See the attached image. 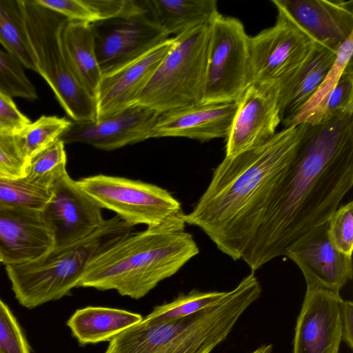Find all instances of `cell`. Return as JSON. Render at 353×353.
Here are the masks:
<instances>
[{"label":"cell","instance_id":"cell-20","mask_svg":"<svg viewBox=\"0 0 353 353\" xmlns=\"http://www.w3.org/2000/svg\"><path fill=\"white\" fill-rule=\"evenodd\" d=\"M237 102L199 103L161 114L152 138L179 137L208 141L227 138Z\"/></svg>","mask_w":353,"mask_h":353},{"label":"cell","instance_id":"cell-12","mask_svg":"<svg viewBox=\"0 0 353 353\" xmlns=\"http://www.w3.org/2000/svg\"><path fill=\"white\" fill-rule=\"evenodd\" d=\"M50 196L41 210L53 239L61 249L88 236L103 223L102 208L67 171L50 186Z\"/></svg>","mask_w":353,"mask_h":353},{"label":"cell","instance_id":"cell-1","mask_svg":"<svg viewBox=\"0 0 353 353\" xmlns=\"http://www.w3.org/2000/svg\"><path fill=\"white\" fill-rule=\"evenodd\" d=\"M298 125L294 158L241 257L252 272L327 222L353 185V112Z\"/></svg>","mask_w":353,"mask_h":353},{"label":"cell","instance_id":"cell-13","mask_svg":"<svg viewBox=\"0 0 353 353\" xmlns=\"http://www.w3.org/2000/svg\"><path fill=\"white\" fill-rule=\"evenodd\" d=\"M327 221L294 241L284 256L301 270L307 288L339 292L352 279V256L340 252L331 242Z\"/></svg>","mask_w":353,"mask_h":353},{"label":"cell","instance_id":"cell-14","mask_svg":"<svg viewBox=\"0 0 353 353\" xmlns=\"http://www.w3.org/2000/svg\"><path fill=\"white\" fill-rule=\"evenodd\" d=\"M278 84L251 83L237 100L227 137L226 157H233L268 140L281 123Z\"/></svg>","mask_w":353,"mask_h":353},{"label":"cell","instance_id":"cell-26","mask_svg":"<svg viewBox=\"0 0 353 353\" xmlns=\"http://www.w3.org/2000/svg\"><path fill=\"white\" fill-rule=\"evenodd\" d=\"M352 53L353 34H351L338 48L336 58L331 69L312 96L299 110L290 126L321 122L329 97L347 65L352 61Z\"/></svg>","mask_w":353,"mask_h":353},{"label":"cell","instance_id":"cell-9","mask_svg":"<svg viewBox=\"0 0 353 353\" xmlns=\"http://www.w3.org/2000/svg\"><path fill=\"white\" fill-rule=\"evenodd\" d=\"M249 39L242 22L219 14L210 23L201 103L235 102L250 84Z\"/></svg>","mask_w":353,"mask_h":353},{"label":"cell","instance_id":"cell-33","mask_svg":"<svg viewBox=\"0 0 353 353\" xmlns=\"http://www.w3.org/2000/svg\"><path fill=\"white\" fill-rule=\"evenodd\" d=\"M0 352L30 353L29 344L12 312L0 299Z\"/></svg>","mask_w":353,"mask_h":353},{"label":"cell","instance_id":"cell-34","mask_svg":"<svg viewBox=\"0 0 353 353\" xmlns=\"http://www.w3.org/2000/svg\"><path fill=\"white\" fill-rule=\"evenodd\" d=\"M27 159L21 153L13 132H0V175L12 179L26 175Z\"/></svg>","mask_w":353,"mask_h":353},{"label":"cell","instance_id":"cell-37","mask_svg":"<svg viewBox=\"0 0 353 353\" xmlns=\"http://www.w3.org/2000/svg\"><path fill=\"white\" fill-rule=\"evenodd\" d=\"M341 323L342 341L350 348H353V303L350 301L343 300L341 304Z\"/></svg>","mask_w":353,"mask_h":353},{"label":"cell","instance_id":"cell-28","mask_svg":"<svg viewBox=\"0 0 353 353\" xmlns=\"http://www.w3.org/2000/svg\"><path fill=\"white\" fill-rule=\"evenodd\" d=\"M225 293L193 290L188 294L179 295L169 303L156 306L141 322L145 325H152L189 316L212 305Z\"/></svg>","mask_w":353,"mask_h":353},{"label":"cell","instance_id":"cell-17","mask_svg":"<svg viewBox=\"0 0 353 353\" xmlns=\"http://www.w3.org/2000/svg\"><path fill=\"white\" fill-rule=\"evenodd\" d=\"M282 13L316 43L336 52L353 34V1L272 0Z\"/></svg>","mask_w":353,"mask_h":353},{"label":"cell","instance_id":"cell-7","mask_svg":"<svg viewBox=\"0 0 353 353\" xmlns=\"http://www.w3.org/2000/svg\"><path fill=\"white\" fill-rule=\"evenodd\" d=\"M22 3L25 26L38 73L50 86L72 121H96L95 99L74 76L62 48L61 32L67 19L35 0H22Z\"/></svg>","mask_w":353,"mask_h":353},{"label":"cell","instance_id":"cell-11","mask_svg":"<svg viewBox=\"0 0 353 353\" xmlns=\"http://www.w3.org/2000/svg\"><path fill=\"white\" fill-rule=\"evenodd\" d=\"M91 24L102 76L132 62L170 38L149 10Z\"/></svg>","mask_w":353,"mask_h":353},{"label":"cell","instance_id":"cell-25","mask_svg":"<svg viewBox=\"0 0 353 353\" xmlns=\"http://www.w3.org/2000/svg\"><path fill=\"white\" fill-rule=\"evenodd\" d=\"M0 43L24 68L38 72L25 26L22 0H0Z\"/></svg>","mask_w":353,"mask_h":353},{"label":"cell","instance_id":"cell-21","mask_svg":"<svg viewBox=\"0 0 353 353\" xmlns=\"http://www.w3.org/2000/svg\"><path fill=\"white\" fill-rule=\"evenodd\" d=\"M336 52L317 43L307 59L278 84L281 122L290 127L294 118L331 69Z\"/></svg>","mask_w":353,"mask_h":353},{"label":"cell","instance_id":"cell-5","mask_svg":"<svg viewBox=\"0 0 353 353\" xmlns=\"http://www.w3.org/2000/svg\"><path fill=\"white\" fill-rule=\"evenodd\" d=\"M132 230V226L115 215L105 219L94 232L72 245L52 248L30 261L6 265L15 298L30 309L70 294L88 265Z\"/></svg>","mask_w":353,"mask_h":353},{"label":"cell","instance_id":"cell-22","mask_svg":"<svg viewBox=\"0 0 353 353\" xmlns=\"http://www.w3.org/2000/svg\"><path fill=\"white\" fill-rule=\"evenodd\" d=\"M143 319L140 314L122 309L88 306L77 310L67 325L79 343L85 345L110 342Z\"/></svg>","mask_w":353,"mask_h":353},{"label":"cell","instance_id":"cell-4","mask_svg":"<svg viewBox=\"0 0 353 353\" xmlns=\"http://www.w3.org/2000/svg\"><path fill=\"white\" fill-rule=\"evenodd\" d=\"M261 293L252 272L218 301L192 314L152 325L141 321L125 330L104 353H210Z\"/></svg>","mask_w":353,"mask_h":353},{"label":"cell","instance_id":"cell-2","mask_svg":"<svg viewBox=\"0 0 353 353\" xmlns=\"http://www.w3.org/2000/svg\"><path fill=\"white\" fill-rule=\"evenodd\" d=\"M299 125L285 128L258 146L225 157L185 224L202 230L234 261L254 239L294 158Z\"/></svg>","mask_w":353,"mask_h":353},{"label":"cell","instance_id":"cell-24","mask_svg":"<svg viewBox=\"0 0 353 353\" xmlns=\"http://www.w3.org/2000/svg\"><path fill=\"white\" fill-rule=\"evenodd\" d=\"M150 14L170 36H175L203 23L219 14L215 0H147Z\"/></svg>","mask_w":353,"mask_h":353},{"label":"cell","instance_id":"cell-39","mask_svg":"<svg viewBox=\"0 0 353 353\" xmlns=\"http://www.w3.org/2000/svg\"><path fill=\"white\" fill-rule=\"evenodd\" d=\"M2 262V259H1V254H0V263Z\"/></svg>","mask_w":353,"mask_h":353},{"label":"cell","instance_id":"cell-6","mask_svg":"<svg viewBox=\"0 0 353 353\" xmlns=\"http://www.w3.org/2000/svg\"><path fill=\"white\" fill-rule=\"evenodd\" d=\"M210 23L199 25L174 37L173 47L150 79L137 104L163 114L202 102Z\"/></svg>","mask_w":353,"mask_h":353},{"label":"cell","instance_id":"cell-27","mask_svg":"<svg viewBox=\"0 0 353 353\" xmlns=\"http://www.w3.org/2000/svg\"><path fill=\"white\" fill-rule=\"evenodd\" d=\"M71 120L57 116H41L15 132L18 146L28 161L48 147L70 126Z\"/></svg>","mask_w":353,"mask_h":353},{"label":"cell","instance_id":"cell-36","mask_svg":"<svg viewBox=\"0 0 353 353\" xmlns=\"http://www.w3.org/2000/svg\"><path fill=\"white\" fill-rule=\"evenodd\" d=\"M30 120L17 108L12 98L0 91V132H17Z\"/></svg>","mask_w":353,"mask_h":353},{"label":"cell","instance_id":"cell-10","mask_svg":"<svg viewBox=\"0 0 353 353\" xmlns=\"http://www.w3.org/2000/svg\"><path fill=\"white\" fill-rule=\"evenodd\" d=\"M316 44L278 12L274 26L250 37V84L278 83L307 59Z\"/></svg>","mask_w":353,"mask_h":353},{"label":"cell","instance_id":"cell-3","mask_svg":"<svg viewBox=\"0 0 353 353\" xmlns=\"http://www.w3.org/2000/svg\"><path fill=\"white\" fill-rule=\"evenodd\" d=\"M199 252L192 235L185 230L132 232L98 255L77 288L114 290L140 299Z\"/></svg>","mask_w":353,"mask_h":353},{"label":"cell","instance_id":"cell-29","mask_svg":"<svg viewBox=\"0 0 353 353\" xmlns=\"http://www.w3.org/2000/svg\"><path fill=\"white\" fill-rule=\"evenodd\" d=\"M65 165L64 144L57 139L28 161L24 178L32 184L49 188L66 171Z\"/></svg>","mask_w":353,"mask_h":353},{"label":"cell","instance_id":"cell-31","mask_svg":"<svg viewBox=\"0 0 353 353\" xmlns=\"http://www.w3.org/2000/svg\"><path fill=\"white\" fill-rule=\"evenodd\" d=\"M0 91L12 97L34 101L37 90L24 72V68L6 51L0 49Z\"/></svg>","mask_w":353,"mask_h":353},{"label":"cell","instance_id":"cell-19","mask_svg":"<svg viewBox=\"0 0 353 353\" xmlns=\"http://www.w3.org/2000/svg\"><path fill=\"white\" fill-rule=\"evenodd\" d=\"M53 246L41 210L0 205V254L5 265L36 259Z\"/></svg>","mask_w":353,"mask_h":353},{"label":"cell","instance_id":"cell-32","mask_svg":"<svg viewBox=\"0 0 353 353\" xmlns=\"http://www.w3.org/2000/svg\"><path fill=\"white\" fill-rule=\"evenodd\" d=\"M327 233L332 244L352 256L353 250V202L339 207L327 221Z\"/></svg>","mask_w":353,"mask_h":353},{"label":"cell","instance_id":"cell-23","mask_svg":"<svg viewBox=\"0 0 353 353\" xmlns=\"http://www.w3.org/2000/svg\"><path fill=\"white\" fill-rule=\"evenodd\" d=\"M61 41L70 69L94 98L102 74L96 57L92 24L67 19L61 29Z\"/></svg>","mask_w":353,"mask_h":353},{"label":"cell","instance_id":"cell-15","mask_svg":"<svg viewBox=\"0 0 353 353\" xmlns=\"http://www.w3.org/2000/svg\"><path fill=\"white\" fill-rule=\"evenodd\" d=\"M161 114L135 104L108 118L72 121L58 139L64 145L81 143L110 151L152 138Z\"/></svg>","mask_w":353,"mask_h":353},{"label":"cell","instance_id":"cell-35","mask_svg":"<svg viewBox=\"0 0 353 353\" xmlns=\"http://www.w3.org/2000/svg\"><path fill=\"white\" fill-rule=\"evenodd\" d=\"M345 112H353L352 60L347 65L330 95L321 122Z\"/></svg>","mask_w":353,"mask_h":353},{"label":"cell","instance_id":"cell-16","mask_svg":"<svg viewBox=\"0 0 353 353\" xmlns=\"http://www.w3.org/2000/svg\"><path fill=\"white\" fill-rule=\"evenodd\" d=\"M339 294L307 288L293 340V353H339L342 342Z\"/></svg>","mask_w":353,"mask_h":353},{"label":"cell","instance_id":"cell-30","mask_svg":"<svg viewBox=\"0 0 353 353\" xmlns=\"http://www.w3.org/2000/svg\"><path fill=\"white\" fill-rule=\"evenodd\" d=\"M50 196V188L28 182L24 177L0 175V205L41 210Z\"/></svg>","mask_w":353,"mask_h":353},{"label":"cell","instance_id":"cell-38","mask_svg":"<svg viewBox=\"0 0 353 353\" xmlns=\"http://www.w3.org/2000/svg\"><path fill=\"white\" fill-rule=\"evenodd\" d=\"M272 350V345L271 344L269 345H263L256 350L252 351L250 353H271Z\"/></svg>","mask_w":353,"mask_h":353},{"label":"cell","instance_id":"cell-18","mask_svg":"<svg viewBox=\"0 0 353 353\" xmlns=\"http://www.w3.org/2000/svg\"><path fill=\"white\" fill-rule=\"evenodd\" d=\"M174 43V38L170 37L132 62L102 76L94 97L96 120L114 116L137 104L145 86Z\"/></svg>","mask_w":353,"mask_h":353},{"label":"cell","instance_id":"cell-8","mask_svg":"<svg viewBox=\"0 0 353 353\" xmlns=\"http://www.w3.org/2000/svg\"><path fill=\"white\" fill-rule=\"evenodd\" d=\"M102 208L112 210L128 225L148 229L185 230L180 202L157 185L125 177L97 174L77 181Z\"/></svg>","mask_w":353,"mask_h":353}]
</instances>
